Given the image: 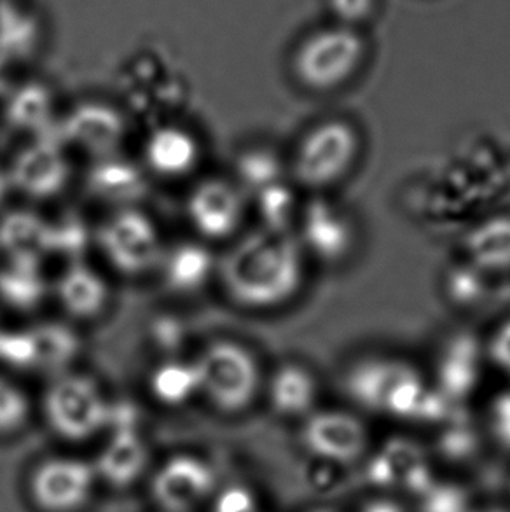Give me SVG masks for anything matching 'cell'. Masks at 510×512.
Returning a JSON list of instances; mask_svg holds the SVG:
<instances>
[{"label": "cell", "mask_w": 510, "mask_h": 512, "mask_svg": "<svg viewBox=\"0 0 510 512\" xmlns=\"http://www.w3.org/2000/svg\"><path fill=\"white\" fill-rule=\"evenodd\" d=\"M236 305L266 312L289 303L304 280V249L290 231L257 229L242 236L217 266Z\"/></svg>", "instance_id": "cell-1"}, {"label": "cell", "mask_w": 510, "mask_h": 512, "mask_svg": "<svg viewBox=\"0 0 510 512\" xmlns=\"http://www.w3.org/2000/svg\"><path fill=\"white\" fill-rule=\"evenodd\" d=\"M346 387L364 408L400 418L437 420L448 404L441 392H430L420 373L402 360H362L348 373Z\"/></svg>", "instance_id": "cell-2"}, {"label": "cell", "mask_w": 510, "mask_h": 512, "mask_svg": "<svg viewBox=\"0 0 510 512\" xmlns=\"http://www.w3.org/2000/svg\"><path fill=\"white\" fill-rule=\"evenodd\" d=\"M367 42L359 28L334 23L311 32L292 60L297 81L313 91H332L348 83L364 63Z\"/></svg>", "instance_id": "cell-3"}, {"label": "cell", "mask_w": 510, "mask_h": 512, "mask_svg": "<svg viewBox=\"0 0 510 512\" xmlns=\"http://www.w3.org/2000/svg\"><path fill=\"white\" fill-rule=\"evenodd\" d=\"M201 394L222 413H242L255 401L261 388V369L249 348L231 340H219L196 359Z\"/></svg>", "instance_id": "cell-4"}, {"label": "cell", "mask_w": 510, "mask_h": 512, "mask_svg": "<svg viewBox=\"0 0 510 512\" xmlns=\"http://www.w3.org/2000/svg\"><path fill=\"white\" fill-rule=\"evenodd\" d=\"M112 406L97 381L79 373L56 374L44 394V416L55 434L86 441L111 422Z\"/></svg>", "instance_id": "cell-5"}, {"label": "cell", "mask_w": 510, "mask_h": 512, "mask_svg": "<svg viewBox=\"0 0 510 512\" xmlns=\"http://www.w3.org/2000/svg\"><path fill=\"white\" fill-rule=\"evenodd\" d=\"M359 133L345 121H325L297 146L292 173L299 186L322 191L345 179L359 158Z\"/></svg>", "instance_id": "cell-6"}, {"label": "cell", "mask_w": 510, "mask_h": 512, "mask_svg": "<svg viewBox=\"0 0 510 512\" xmlns=\"http://www.w3.org/2000/svg\"><path fill=\"white\" fill-rule=\"evenodd\" d=\"M97 238L105 259L126 277L158 270L165 254L156 222L140 208H116L100 224Z\"/></svg>", "instance_id": "cell-7"}, {"label": "cell", "mask_w": 510, "mask_h": 512, "mask_svg": "<svg viewBox=\"0 0 510 512\" xmlns=\"http://www.w3.org/2000/svg\"><path fill=\"white\" fill-rule=\"evenodd\" d=\"M63 144L55 133L30 140L14 154L6 168L13 191L30 200H53L67 189L70 163Z\"/></svg>", "instance_id": "cell-8"}, {"label": "cell", "mask_w": 510, "mask_h": 512, "mask_svg": "<svg viewBox=\"0 0 510 512\" xmlns=\"http://www.w3.org/2000/svg\"><path fill=\"white\" fill-rule=\"evenodd\" d=\"M301 437L306 450L332 464H355L369 448L366 425L341 409L313 411L304 420Z\"/></svg>", "instance_id": "cell-9"}, {"label": "cell", "mask_w": 510, "mask_h": 512, "mask_svg": "<svg viewBox=\"0 0 510 512\" xmlns=\"http://www.w3.org/2000/svg\"><path fill=\"white\" fill-rule=\"evenodd\" d=\"M63 146L76 147L93 160L119 153L126 137L125 119L111 105L84 102L58 123Z\"/></svg>", "instance_id": "cell-10"}, {"label": "cell", "mask_w": 510, "mask_h": 512, "mask_svg": "<svg viewBox=\"0 0 510 512\" xmlns=\"http://www.w3.org/2000/svg\"><path fill=\"white\" fill-rule=\"evenodd\" d=\"M187 217L207 240H226L242 226L243 191L224 179H205L187 196Z\"/></svg>", "instance_id": "cell-11"}, {"label": "cell", "mask_w": 510, "mask_h": 512, "mask_svg": "<svg viewBox=\"0 0 510 512\" xmlns=\"http://www.w3.org/2000/svg\"><path fill=\"white\" fill-rule=\"evenodd\" d=\"M297 240L304 252H310L324 263L334 264L350 256L357 240V229L345 208L318 198L304 208Z\"/></svg>", "instance_id": "cell-12"}, {"label": "cell", "mask_w": 510, "mask_h": 512, "mask_svg": "<svg viewBox=\"0 0 510 512\" xmlns=\"http://www.w3.org/2000/svg\"><path fill=\"white\" fill-rule=\"evenodd\" d=\"M95 472L76 458H53L34 472L30 492L42 511L72 512L90 499Z\"/></svg>", "instance_id": "cell-13"}, {"label": "cell", "mask_w": 510, "mask_h": 512, "mask_svg": "<svg viewBox=\"0 0 510 512\" xmlns=\"http://www.w3.org/2000/svg\"><path fill=\"white\" fill-rule=\"evenodd\" d=\"M214 490V474L193 457H175L158 472L152 492L168 512H189Z\"/></svg>", "instance_id": "cell-14"}, {"label": "cell", "mask_w": 510, "mask_h": 512, "mask_svg": "<svg viewBox=\"0 0 510 512\" xmlns=\"http://www.w3.org/2000/svg\"><path fill=\"white\" fill-rule=\"evenodd\" d=\"M147 175L135 161L121 154L93 160L86 172V189L98 201L112 207H135L147 194Z\"/></svg>", "instance_id": "cell-15"}, {"label": "cell", "mask_w": 510, "mask_h": 512, "mask_svg": "<svg viewBox=\"0 0 510 512\" xmlns=\"http://www.w3.org/2000/svg\"><path fill=\"white\" fill-rule=\"evenodd\" d=\"M55 294L65 313L76 320L97 319L111 299L105 278L84 261L65 266L56 278Z\"/></svg>", "instance_id": "cell-16"}, {"label": "cell", "mask_w": 510, "mask_h": 512, "mask_svg": "<svg viewBox=\"0 0 510 512\" xmlns=\"http://www.w3.org/2000/svg\"><path fill=\"white\" fill-rule=\"evenodd\" d=\"M147 168L165 179H179L193 172L200 161V144L193 133L175 125L154 128L145 140Z\"/></svg>", "instance_id": "cell-17"}, {"label": "cell", "mask_w": 510, "mask_h": 512, "mask_svg": "<svg viewBox=\"0 0 510 512\" xmlns=\"http://www.w3.org/2000/svg\"><path fill=\"white\" fill-rule=\"evenodd\" d=\"M159 270L163 282L175 294H194L201 291L217 270L210 249L198 242H182L165 250Z\"/></svg>", "instance_id": "cell-18"}, {"label": "cell", "mask_w": 510, "mask_h": 512, "mask_svg": "<svg viewBox=\"0 0 510 512\" xmlns=\"http://www.w3.org/2000/svg\"><path fill=\"white\" fill-rule=\"evenodd\" d=\"M51 249V224L32 210L0 215V254L4 259H37Z\"/></svg>", "instance_id": "cell-19"}, {"label": "cell", "mask_w": 510, "mask_h": 512, "mask_svg": "<svg viewBox=\"0 0 510 512\" xmlns=\"http://www.w3.org/2000/svg\"><path fill=\"white\" fill-rule=\"evenodd\" d=\"M317 395V378L308 367L301 364H283L269 380V402L278 415H311Z\"/></svg>", "instance_id": "cell-20"}, {"label": "cell", "mask_w": 510, "mask_h": 512, "mask_svg": "<svg viewBox=\"0 0 510 512\" xmlns=\"http://www.w3.org/2000/svg\"><path fill=\"white\" fill-rule=\"evenodd\" d=\"M49 285L37 259H6L0 266V301L16 312L42 305Z\"/></svg>", "instance_id": "cell-21"}, {"label": "cell", "mask_w": 510, "mask_h": 512, "mask_svg": "<svg viewBox=\"0 0 510 512\" xmlns=\"http://www.w3.org/2000/svg\"><path fill=\"white\" fill-rule=\"evenodd\" d=\"M481 350L470 338H456L444 350L437 367L439 392L448 401H460L479 381Z\"/></svg>", "instance_id": "cell-22"}, {"label": "cell", "mask_w": 510, "mask_h": 512, "mask_svg": "<svg viewBox=\"0 0 510 512\" xmlns=\"http://www.w3.org/2000/svg\"><path fill=\"white\" fill-rule=\"evenodd\" d=\"M53 111V97L49 91L39 84H27L7 98L4 118L14 132L28 133L35 139L56 132L58 123L53 118Z\"/></svg>", "instance_id": "cell-23"}, {"label": "cell", "mask_w": 510, "mask_h": 512, "mask_svg": "<svg viewBox=\"0 0 510 512\" xmlns=\"http://www.w3.org/2000/svg\"><path fill=\"white\" fill-rule=\"evenodd\" d=\"M465 252L483 273L510 270V217L481 222L465 238Z\"/></svg>", "instance_id": "cell-24"}, {"label": "cell", "mask_w": 510, "mask_h": 512, "mask_svg": "<svg viewBox=\"0 0 510 512\" xmlns=\"http://www.w3.org/2000/svg\"><path fill=\"white\" fill-rule=\"evenodd\" d=\"M149 390L165 406H182L201 394L196 360L166 359L152 369Z\"/></svg>", "instance_id": "cell-25"}, {"label": "cell", "mask_w": 510, "mask_h": 512, "mask_svg": "<svg viewBox=\"0 0 510 512\" xmlns=\"http://www.w3.org/2000/svg\"><path fill=\"white\" fill-rule=\"evenodd\" d=\"M35 343V371L62 374L81 352L74 329L60 322H41L30 327Z\"/></svg>", "instance_id": "cell-26"}, {"label": "cell", "mask_w": 510, "mask_h": 512, "mask_svg": "<svg viewBox=\"0 0 510 512\" xmlns=\"http://www.w3.org/2000/svg\"><path fill=\"white\" fill-rule=\"evenodd\" d=\"M145 464V448L131 429L119 427L100 458V472L112 485L125 486L137 478Z\"/></svg>", "instance_id": "cell-27"}, {"label": "cell", "mask_w": 510, "mask_h": 512, "mask_svg": "<svg viewBox=\"0 0 510 512\" xmlns=\"http://www.w3.org/2000/svg\"><path fill=\"white\" fill-rule=\"evenodd\" d=\"M51 224V249L49 254L63 256L69 263L83 261L84 250L90 245L91 233L81 215L65 214Z\"/></svg>", "instance_id": "cell-28"}, {"label": "cell", "mask_w": 510, "mask_h": 512, "mask_svg": "<svg viewBox=\"0 0 510 512\" xmlns=\"http://www.w3.org/2000/svg\"><path fill=\"white\" fill-rule=\"evenodd\" d=\"M238 177L243 187L255 196L282 182V165L275 154L268 151H250L238 161Z\"/></svg>", "instance_id": "cell-29"}, {"label": "cell", "mask_w": 510, "mask_h": 512, "mask_svg": "<svg viewBox=\"0 0 510 512\" xmlns=\"http://www.w3.org/2000/svg\"><path fill=\"white\" fill-rule=\"evenodd\" d=\"M30 416L28 395L9 378L0 376V436L23 429Z\"/></svg>", "instance_id": "cell-30"}, {"label": "cell", "mask_w": 510, "mask_h": 512, "mask_svg": "<svg viewBox=\"0 0 510 512\" xmlns=\"http://www.w3.org/2000/svg\"><path fill=\"white\" fill-rule=\"evenodd\" d=\"M0 364L16 371H35V343L28 329L0 327Z\"/></svg>", "instance_id": "cell-31"}, {"label": "cell", "mask_w": 510, "mask_h": 512, "mask_svg": "<svg viewBox=\"0 0 510 512\" xmlns=\"http://www.w3.org/2000/svg\"><path fill=\"white\" fill-rule=\"evenodd\" d=\"M257 203L264 221L262 228L289 231L287 224L294 215V198L283 182L257 194Z\"/></svg>", "instance_id": "cell-32"}, {"label": "cell", "mask_w": 510, "mask_h": 512, "mask_svg": "<svg viewBox=\"0 0 510 512\" xmlns=\"http://www.w3.org/2000/svg\"><path fill=\"white\" fill-rule=\"evenodd\" d=\"M421 512H472L469 497L460 486L444 483V485L428 486L421 493Z\"/></svg>", "instance_id": "cell-33"}, {"label": "cell", "mask_w": 510, "mask_h": 512, "mask_svg": "<svg viewBox=\"0 0 510 512\" xmlns=\"http://www.w3.org/2000/svg\"><path fill=\"white\" fill-rule=\"evenodd\" d=\"M336 23L346 27L360 28L373 18L378 0H327Z\"/></svg>", "instance_id": "cell-34"}, {"label": "cell", "mask_w": 510, "mask_h": 512, "mask_svg": "<svg viewBox=\"0 0 510 512\" xmlns=\"http://www.w3.org/2000/svg\"><path fill=\"white\" fill-rule=\"evenodd\" d=\"M490 429L498 443L510 450V390L498 394L491 402Z\"/></svg>", "instance_id": "cell-35"}, {"label": "cell", "mask_w": 510, "mask_h": 512, "mask_svg": "<svg viewBox=\"0 0 510 512\" xmlns=\"http://www.w3.org/2000/svg\"><path fill=\"white\" fill-rule=\"evenodd\" d=\"M491 362L510 376V320L498 327L488 343Z\"/></svg>", "instance_id": "cell-36"}, {"label": "cell", "mask_w": 510, "mask_h": 512, "mask_svg": "<svg viewBox=\"0 0 510 512\" xmlns=\"http://www.w3.org/2000/svg\"><path fill=\"white\" fill-rule=\"evenodd\" d=\"M252 504L250 497L245 492H228L222 499L221 511L219 512H250Z\"/></svg>", "instance_id": "cell-37"}, {"label": "cell", "mask_w": 510, "mask_h": 512, "mask_svg": "<svg viewBox=\"0 0 510 512\" xmlns=\"http://www.w3.org/2000/svg\"><path fill=\"white\" fill-rule=\"evenodd\" d=\"M360 512H406V509L397 500L381 497L367 502Z\"/></svg>", "instance_id": "cell-38"}, {"label": "cell", "mask_w": 510, "mask_h": 512, "mask_svg": "<svg viewBox=\"0 0 510 512\" xmlns=\"http://www.w3.org/2000/svg\"><path fill=\"white\" fill-rule=\"evenodd\" d=\"M9 191H13L11 182H9V175H7L6 168L0 167V205L6 201Z\"/></svg>", "instance_id": "cell-39"}, {"label": "cell", "mask_w": 510, "mask_h": 512, "mask_svg": "<svg viewBox=\"0 0 510 512\" xmlns=\"http://www.w3.org/2000/svg\"><path fill=\"white\" fill-rule=\"evenodd\" d=\"M472 512H509V511H504V509H495V507H490V509H481V511H472Z\"/></svg>", "instance_id": "cell-40"}, {"label": "cell", "mask_w": 510, "mask_h": 512, "mask_svg": "<svg viewBox=\"0 0 510 512\" xmlns=\"http://www.w3.org/2000/svg\"><path fill=\"white\" fill-rule=\"evenodd\" d=\"M313 512H332V511H329V509H318V511H313Z\"/></svg>", "instance_id": "cell-41"}]
</instances>
